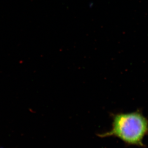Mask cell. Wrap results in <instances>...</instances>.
I'll list each match as a JSON object with an SVG mask.
<instances>
[{
	"label": "cell",
	"instance_id": "cell-1",
	"mask_svg": "<svg viewBox=\"0 0 148 148\" xmlns=\"http://www.w3.org/2000/svg\"><path fill=\"white\" fill-rule=\"evenodd\" d=\"M148 133V120L139 112L113 115L111 130L99 135L101 138L116 137L130 145L143 146Z\"/></svg>",
	"mask_w": 148,
	"mask_h": 148
}]
</instances>
